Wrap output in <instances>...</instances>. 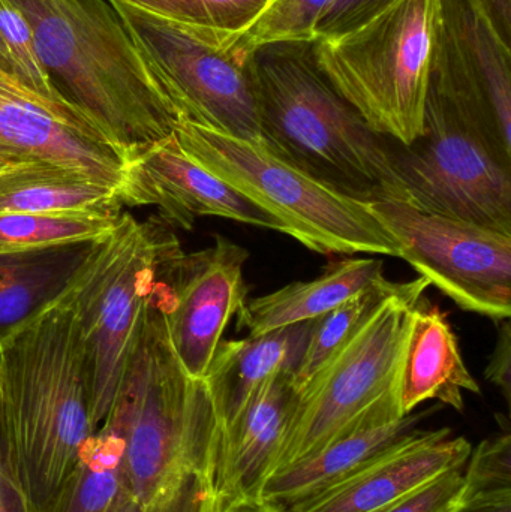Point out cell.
<instances>
[{"label": "cell", "mask_w": 511, "mask_h": 512, "mask_svg": "<svg viewBox=\"0 0 511 512\" xmlns=\"http://www.w3.org/2000/svg\"><path fill=\"white\" fill-rule=\"evenodd\" d=\"M462 391L480 394V387L465 366L458 339L446 313L425 297H420L413 310L399 370L402 414H413L414 409L426 400H440L462 412Z\"/></svg>", "instance_id": "ac0fdd59"}, {"label": "cell", "mask_w": 511, "mask_h": 512, "mask_svg": "<svg viewBox=\"0 0 511 512\" xmlns=\"http://www.w3.org/2000/svg\"><path fill=\"white\" fill-rule=\"evenodd\" d=\"M33 30L48 81L126 158L180 122L108 0H12Z\"/></svg>", "instance_id": "277c9868"}, {"label": "cell", "mask_w": 511, "mask_h": 512, "mask_svg": "<svg viewBox=\"0 0 511 512\" xmlns=\"http://www.w3.org/2000/svg\"><path fill=\"white\" fill-rule=\"evenodd\" d=\"M189 26L240 35L272 0H125Z\"/></svg>", "instance_id": "f1b7e54d"}, {"label": "cell", "mask_w": 511, "mask_h": 512, "mask_svg": "<svg viewBox=\"0 0 511 512\" xmlns=\"http://www.w3.org/2000/svg\"><path fill=\"white\" fill-rule=\"evenodd\" d=\"M470 442L452 430H411L350 477L282 512H380L446 472L464 469Z\"/></svg>", "instance_id": "9a60e30c"}, {"label": "cell", "mask_w": 511, "mask_h": 512, "mask_svg": "<svg viewBox=\"0 0 511 512\" xmlns=\"http://www.w3.org/2000/svg\"><path fill=\"white\" fill-rule=\"evenodd\" d=\"M0 426L30 512H57L95 433L74 286L0 342Z\"/></svg>", "instance_id": "7a4b0ae2"}, {"label": "cell", "mask_w": 511, "mask_h": 512, "mask_svg": "<svg viewBox=\"0 0 511 512\" xmlns=\"http://www.w3.org/2000/svg\"><path fill=\"white\" fill-rule=\"evenodd\" d=\"M123 213H0V254L110 236Z\"/></svg>", "instance_id": "d4e9b609"}, {"label": "cell", "mask_w": 511, "mask_h": 512, "mask_svg": "<svg viewBox=\"0 0 511 512\" xmlns=\"http://www.w3.org/2000/svg\"><path fill=\"white\" fill-rule=\"evenodd\" d=\"M0 80L12 81V83L20 84L24 89H27L20 72H18L17 66L14 65L11 56H9L8 51H6L2 39H0ZM33 95H35V93H33Z\"/></svg>", "instance_id": "d590c367"}, {"label": "cell", "mask_w": 511, "mask_h": 512, "mask_svg": "<svg viewBox=\"0 0 511 512\" xmlns=\"http://www.w3.org/2000/svg\"><path fill=\"white\" fill-rule=\"evenodd\" d=\"M462 512H511V507L486 508V510L462 511Z\"/></svg>", "instance_id": "74e56055"}, {"label": "cell", "mask_w": 511, "mask_h": 512, "mask_svg": "<svg viewBox=\"0 0 511 512\" xmlns=\"http://www.w3.org/2000/svg\"><path fill=\"white\" fill-rule=\"evenodd\" d=\"M497 345L485 370L486 379L500 388L507 405L511 403V328L510 319L498 322Z\"/></svg>", "instance_id": "d6a6232c"}, {"label": "cell", "mask_w": 511, "mask_h": 512, "mask_svg": "<svg viewBox=\"0 0 511 512\" xmlns=\"http://www.w3.org/2000/svg\"><path fill=\"white\" fill-rule=\"evenodd\" d=\"M0 512H30L18 478L8 439L0 426Z\"/></svg>", "instance_id": "1f68e13d"}, {"label": "cell", "mask_w": 511, "mask_h": 512, "mask_svg": "<svg viewBox=\"0 0 511 512\" xmlns=\"http://www.w3.org/2000/svg\"><path fill=\"white\" fill-rule=\"evenodd\" d=\"M53 162L80 168L119 186L125 153L92 129L63 117L33 96L0 99V168Z\"/></svg>", "instance_id": "2e32d148"}, {"label": "cell", "mask_w": 511, "mask_h": 512, "mask_svg": "<svg viewBox=\"0 0 511 512\" xmlns=\"http://www.w3.org/2000/svg\"><path fill=\"white\" fill-rule=\"evenodd\" d=\"M180 252L179 240L162 219L140 224L123 213L74 285L95 432L116 399L159 271Z\"/></svg>", "instance_id": "ba28073f"}, {"label": "cell", "mask_w": 511, "mask_h": 512, "mask_svg": "<svg viewBox=\"0 0 511 512\" xmlns=\"http://www.w3.org/2000/svg\"><path fill=\"white\" fill-rule=\"evenodd\" d=\"M113 512H144L140 502L132 496L129 492L128 487L125 486L122 495H120L119 501H117L116 507Z\"/></svg>", "instance_id": "8d00e7d4"}, {"label": "cell", "mask_w": 511, "mask_h": 512, "mask_svg": "<svg viewBox=\"0 0 511 512\" xmlns=\"http://www.w3.org/2000/svg\"><path fill=\"white\" fill-rule=\"evenodd\" d=\"M111 213L117 186L80 168L26 162L0 168V213Z\"/></svg>", "instance_id": "603a6c76"}, {"label": "cell", "mask_w": 511, "mask_h": 512, "mask_svg": "<svg viewBox=\"0 0 511 512\" xmlns=\"http://www.w3.org/2000/svg\"><path fill=\"white\" fill-rule=\"evenodd\" d=\"M510 45L470 0H443L432 78L470 114L511 167Z\"/></svg>", "instance_id": "4fadbf2b"}, {"label": "cell", "mask_w": 511, "mask_h": 512, "mask_svg": "<svg viewBox=\"0 0 511 512\" xmlns=\"http://www.w3.org/2000/svg\"><path fill=\"white\" fill-rule=\"evenodd\" d=\"M425 414L368 421L327 444L312 456L270 475L260 489V501L284 511L335 486L374 459Z\"/></svg>", "instance_id": "44dd1931"}, {"label": "cell", "mask_w": 511, "mask_h": 512, "mask_svg": "<svg viewBox=\"0 0 511 512\" xmlns=\"http://www.w3.org/2000/svg\"><path fill=\"white\" fill-rule=\"evenodd\" d=\"M125 486V441L101 424L84 445L57 512H113Z\"/></svg>", "instance_id": "cb8c5ba5"}, {"label": "cell", "mask_w": 511, "mask_h": 512, "mask_svg": "<svg viewBox=\"0 0 511 512\" xmlns=\"http://www.w3.org/2000/svg\"><path fill=\"white\" fill-rule=\"evenodd\" d=\"M248 258L243 246L216 236L210 248L182 251L162 265L168 339L191 378L204 379L228 322L248 300Z\"/></svg>", "instance_id": "7c38bea8"}, {"label": "cell", "mask_w": 511, "mask_h": 512, "mask_svg": "<svg viewBox=\"0 0 511 512\" xmlns=\"http://www.w3.org/2000/svg\"><path fill=\"white\" fill-rule=\"evenodd\" d=\"M200 512H282L273 505L261 501H222L218 496L210 493L204 501Z\"/></svg>", "instance_id": "e575fe53"}, {"label": "cell", "mask_w": 511, "mask_h": 512, "mask_svg": "<svg viewBox=\"0 0 511 512\" xmlns=\"http://www.w3.org/2000/svg\"><path fill=\"white\" fill-rule=\"evenodd\" d=\"M104 423L125 441L126 487L144 512H200L219 423L206 382L185 372L168 339L161 271Z\"/></svg>", "instance_id": "6da1fadb"}, {"label": "cell", "mask_w": 511, "mask_h": 512, "mask_svg": "<svg viewBox=\"0 0 511 512\" xmlns=\"http://www.w3.org/2000/svg\"><path fill=\"white\" fill-rule=\"evenodd\" d=\"M117 197L122 207L156 206L165 224L183 230L198 216H219L288 236L284 222L189 158L174 132L128 159Z\"/></svg>", "instance_id": "5bb4252c"}, {"label": "cell", "mask_w": 511, "mask_h": 512, "mask_svg": "<svg viewBox=\"0 0 511 512\" xmlns=\"http://www.w3.org/2000/svg\"><path fill=\"white\" fill-rule=\"evenodd\" d=\"M371 210L398 240L401 256L458 307L500 322L511 316V234L429 215L402 201Z\"/></svg>", "instance_id": "8fae6325"}, {"label": "cell", "mask_w": 511, "mask_h": 512, "mask_svg": "<svg viewBox=\"0 0 511 512\" xmlns=\"http://www.w3.org/2000/svg\"><path fill=\"white\" fill-rule=\"evenodd\" d=\"M183 152L284 222L288 236L323 255L401 256L371 204L345 197L273 155L261 141L188 122L174 129Z\"/></svg>", "instance_id": "52a82bcc"}, {"label": "cell", "mask_w": 511, "mask_h": 512, "mask_svg": "<svg viewBox=\"0 0 511 512\" xmlns=\"http://www.w3.org/2000/svg\"><path fill=\"white\" fill-rule=\"evenodd\" d=\"M429 286L420 276L378 304L356 333L297 388L267 478L368 421L407 417L399 405V370L414 307Z\"/></svg>", "instance_id": "5b68a950"}, {"label": "cell", "mask_w": 511, "mask_h": 512, "mask_svg": "<svg viewBox=\"0 0 511 512\" xmlns=\"http://www.w3.org/2000/svg\"><path fill=\"white\" fill-rule=\"evenodd\" d=\"M395 0H330L315 26V39L341 35L392 5Z\"/></svg>", "instance_id": "4dcf8cb0"}, {"label": "cell", "mask_w": 511, "mask_h": 512, "mask_svg": "<svg viewBox=\"0 0 511 512\" xmlns=\"http://www.w3.org/2000/svg\"><path fill=\"white\" fill-rule=\"evenodd\" d=\"M443 0H395L366 23L315 39L318 68L369 128L401 144L423 131Z\"/></svg>", "instance_id": "8992f818"}, {"label": "cell", "mask_w": 511, "mask_h": 512, "mask_svg": "<svg viewBox=\"0 0 511 512\" xmlns=\"http://www.w3.org/2000/svg\"><path fill=\"white\" fill-rule=\"evenodd\" d=\"M383 267V261L377 258L330 262L315 279L293 282L263 297L246 300L237 312V327L254 337L320 318L348 298L383 282Z\"/></svg>", "instance_id": "7402d4cb"}, {"label": "cell", "mask_w": 511, "mask_h": 512, "mask_svg": "<svg viewBox=\"0 0 511 512\" xmlns=\"http://www.w3.org/2000/svg\"><path fill=\"white\" fill-rule=\"evenodd\" d=\"M312 324L314 319L260 336L219 342L204 375L219 430L225 429L242 412L267 379L279 372H297Z\"/></svg>", "instance_id": "d6986e66"}, {"label": "cell", "mask_w": 511, "mask_h": 512, "mask_svg": "<svg viewBox=\"0 0 511 512\" xmlns=\"http://www.w3.org/2000/svg\"><path fill=\"white\" fill-rule=\"evenodd\" d=\"M492 29L511 47V0H470Z\"/></svg>", "instance_id": "836d02e7"}, {"label": "cell", "mask_w": 511, "mask_h": 512, "mask_svg": "<svg viewBox=\"0 0 511 512\" xmlns=\"http://www.w3.org/2000/svg\"><path fill=\"white\" fill-rule=\"evenodd\" d=\"M390 149L414 209L511 234V167L432 75L422 134Z\"/></svg>", "instance_id": "9c48e42d"}, {"label": "cell", "mask_w": 511, "mask_h": 512, "mask_svg": "<svg viewBox=\"0 0 511 512\" xmlns=\"http://www.w3.org/2000/svg\"><path fill=\"white\" fill-rule=\"evenodd\" d=\"M261 143L327 188L363 201H402L390 138L369 128L318 68L312 42L249 54Z\"/></svg>", "instance_id": "3957f363"}, {"label": "cell", "mask_w": 511, "mask_h": 512, "mask_svg": "<svg viewBox=\"0 0 511 512\" xmlns=\"http://www.w3.org/2000/svg\"><path fill=\"white\" fill-rule=\"evenodd\" d=\"M296 373L279 372L255 391L239 415L218 430L212 493L222 501H260V489L296 402Z\"/></svg>", "instance_id": "e0dca14e"}, {"label": "cell", "mask_w": 511, "mask_h": 512, "mask_svg": "<svg viewBox=\"0 0 511 512\" xmlns=\"http://www.w3.org/2000/svg\"><path fill=\"white\" fill-rule=\"evenodd\" d=\"M464 468L465 510L511 507V435L509 426L501 435L480 442L471 451Z\"/></svg>", "instance_id": "4316f807"}, {"label": "cell", "mask_w": 511, "mask_h": 512, "mask_svg": "<svg viewBox=\"0 0 511 512\" xmlns=\"http://www.w3.org/2000/svg\"><path fill=\"white\" fill-rule=\"evenodd\" d=\"M405 286L407 282H390L384 279L314 319L308 345L294 375L297 388L305 384L335 354L336 349L356 333L357 328L377 309L378 304L383 303L390 295L401 292Z\"/></svg>", "instance_id": "484cf974"}, {"label": "cell", "mask_w": 511, "mask_h": 512, "mask_svg": "<svg viewBox=\"0 0 511 512\" xmlns=\"http://www.w3.org/2000/svg\"><path fill=\"white\" fill-rule=\"evenodd\" d=\"M330 0H272L260 17L240 33L234 50L248 57L252 51L278 42H314L315 26Z\"/></svg>", "instance_id": "83f0119b"}, {"label": "cell", "mask_w": 511, "mask_h": 512, "mask_svg": "<svg viewBox=\"0 0 511 512\" xmlns=\"http://www.w3.org/2000/svg\"><path fill=\"white\" fill-rule=\"evenodd\" d=\"M464 469L446 472L380 512H462Z\"/></svg>", "instance_id": "f546056e"}, {"label": "cell", "mask_w": 511, "mask_h": 512, "mask_svg": "<svg viewBox=\"0 0 511 512\" xmlns=\"http://www.w3.org/2000/svg\"><path fill=\"white\" fill-rule=\"evenodd\" d=\"M107 237L0 254V342L59 301Z\"/></svg>", "instance_id": "ffe728a7"}, {"label": "cell", "mask_w": 511, "mask_h": 512, "mask_svg": "<svg viewBox=\"0 0 511 512\" xmlns=\"http://www.w3.org/2000/svg\"><path fill=\"white\" fill-rule=\"evenodd\" d=\"M134 39L180 122L228 137L261 141L249 56L234 50L239 35L189 26L108 0Z\"/></svg>", "instance_id": "30bf717a"}]
</instances>
